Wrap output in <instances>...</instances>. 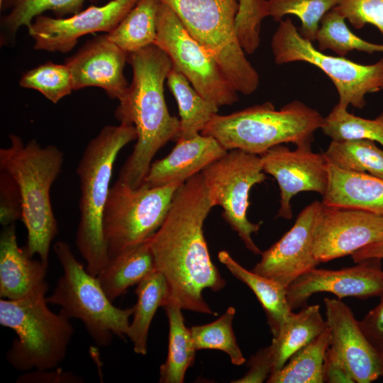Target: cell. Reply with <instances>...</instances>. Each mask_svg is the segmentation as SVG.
<instances>
[{
    "instance_id": "6da1fadb",
    "label": "cell",
    "mask_w": 383,
    "mask_h": 383,
    "mask_svg": "<svg viewBox=\"0 0 383 383\" xmlns=\"http://www.w3.org/2000/svg\"><path fill=\"white\" fill-rule=\"evenodd\" d=\"M212 207L203 177L198 173L177 189L162 224L149 243L155 270L167 284V302L216 316L203 297L205 289L218 292L226 285L204 235V223Z\"/></svg>"
},
{
    "instance_id": "7a4b0ae2",
    "label": "cell",
    "mask_w": 383,
    "mask_h": 383,
    "mask_svg": "<svg viewBox=\"0 0 383 383\" xmlns=\"http://www.w3.org/2000/svg\"><path fill=\"white\" fill-rule=\"evenodd\" d=\"M127 62L132 67V81L118 99L115 117L133 125L138 138L118 179L138 188L158 150L177 139L180 121L169 113L164 96V82L172 67L168 55L153 44L128 53Z\"/></svg>"
},
{
    "instance_id": "3957f363",
    "label": "cell",
    "mask_w": 383,
    "mask_h": 383,
    "mask_svg": "<svg viewBox=\"0 0 383 383\" xmlns=\"http://www.w3.org/2000/svg\"><path fill=\"white\" fill-rule=\"evenodd\" d=\"M9 138V146L0 149V170L12 176L19 188L21 220L27 231L23 248L48 265L50 245L58 233L50 189L61 172L63 153L57 146H42L35 139L24 143L18 135Z\"/></svg>"
},
{
    "instance_id": "277c9868",
    "label": "cell",
    "mask_w": 383,
    "mask_h": 383,
    "mask_svg": "<svg viewBox=\"0 0 383 383\" xmlns=\"http://www.w3.org/2000/svg\"><path fill=\"white\" fill-rule=\"evenodd\" d=\"M137 138L132 124L106 126L88 143L77 167L80 198L75 245L87 263V271L95 277L109 259L103 234V213L113 165L121 150Z\"/></svg>"
},
{
    "instance_id": "5b68a950",
    "label": "cell",
    "mask_w": 383,
    "mask_h": 383,
    "mask_svg": "<svg viewBox=\"0 0 383 383\" xmlns=\"http://www.w3.org/2000/svg\"><path fill=\"white\" fill-rule=\"evenodd\" d=\"M324 117L300 101L276 110L265 102L228 115L215 114L200 133L214 138L226 150L261 155L277 145L311 143Z\"/></svg>"
},
{
    "instance_id": "8992f818",
    "label": "cell",
    "mask_w": 383,
    "mask_h": 383,
    "mask_svg": "<svg viewBox=\"0 0 383 383\" xmlns=\"http://www.w3.org/2000/svg\"><path fill=\"white\" fill-rule=\"evenodd\" d=\"M48 304L46 296L0 300V324L17 335L6 357L18 371L54 369L65 358L74 328Z\"/></svg>"
},
{
    "instance_id": "52a82bcc",
    "label": "cell",
    "mask_w": 383,
    "mask_h": 383,
    "mask_svg": "<svg viewBox=\"0 0 383 383\" xmlns=\"http://www.w3.org/2000/svg\"><path fill=\"white\" fill-rule=\"evenodd\" d=\"M53 250L63 274L52 293L46 296L47 302L60 306V313L65 318L80 320L99 347H109L113 335L125 339L134 306L126 309L115 306L97 277L89 274L77 260L68 243L57 241Z\"/></svg>"
},
{
    "instance_id": "ba28073f",
    "label": "cell",
    "mask_w": 383,
    "mask_h": 383,
    "mask_svg": "<svg viewBox=\"0 0 383 383\" xmlns=\"http://www.w3.org/2000/svg\"><path fill=\"white\" fill-rule=\"evenodd\" d=\"M169 6L190 35L216 60L238 91L252 94L259 75L238 44L234 22L238 0H160Z\"/></svg>"
},
{
    "instance_id": "9c48e42d",
    "label": "cell",
    "mask_w": 383,
    "mask_h": 383,
    "mask_svg": "<svg viewBox=\"0 0 383 383\" xmlns=\"http://www.w3.org/2000/svg\"><path fill=\"white\" fill-rule=\"evenodd\" d=\"M181 184L133 188L117 179L103 213V234L109 258L149 239L162 224Z\"/></svg>"
},
{
    "instance_id": "30bf717a",
    "label": "cell",
    "mask_w": 383,
    "mask_h": 383,
    "mask_svg": "<svg viewBox=\"0 0 383 383\" xmlns=\"http://www.w3.org/2000/svg\"><path fill=\"white\" fill-rule=\"evenodd\" d=\"M271 48L277 65L301 61L322 70L333 82L339 96L338 104L363 109L365 95L383 89V57L372 65L356 63L341 56H331L304 38L289 18L279 21Z\"/></svg>"
},
{
    "instance_id": "8fae6325",
    "label": "cell",
    "mask_w": 383,
    "mask_h": 383,
    "mask_svg": "<svg viewBox=\"0 0 383 383\" xmlns=\"http://www.w3.org/2000/svg\"><path fill=\"white\" fill-rule=\"evenodd\" d=\"M201 174L212 206H221L224 220L246 248L254 255H260L262 251L253 241L252 234L259 231L262 222L254 223L247 217L251 188L267 179L260 155L230 150Z\"/></svg>"
},
{
    "instance_id": "7c38bea8",
    "label": "cell",
    "mask_w": 383,
    "mask_h": 383,
    "mask_svg": "<svg viewBox=\"0 0 383 383\" xmlns=\"http://www.w3.org/2000/svg\"><path fill=\"white\" fill-rule=\"evenodd\" d=\"M155 45L203 97L218 108L238 100V91L214 57L190 35L173 11L162 1Z\"/></svg>"
},
{
    "instance_id": "4fadbf2b",
    "label": "cell",
    "mask_w": 383,
    "mask_h": 383,
    "mask_svg": "<svg viewBox=\"0 0 383 383\" xmlns=\"http://www.w3.org/2000/svg\"><path fill=\"white\" fill-rule=\"evenodd\" d=\"M382 239V216L321 203L313 240V255L319 262L351 255Z\"/></svg>"
},
{
    "instance_id": "5bb4252c",
    "label": "cell",
    "mask_w": 383,
    "mask_h": 383,
    "mask_svg": "<svg viewBox=\"0 0 383 383\" xmlns=\"http://www.w3.org/2000/svg\"><path fill=\"white\" fill-rule=\"evenodd\" d=\"M262 170L272 175L280 189L277 217L292 218V198L303 192L323 195L328 182V162L323 153L311 150V143L297 145L294 150L282 144L260 155Z\"/></svg>"
},
{
    "instance_id": "9a60e30c",
    "label": "cell",
    "mask_w": 383,
    "mask_h": 383,
    "mask_svg": "<svg viewBox=\"0 0 383 383\" xmlns=\"http://www.w3.org/2000/svg\"><path fill=\"white\" fill-rule=\"evenodd\" d=\"M138 0H111L102 6L91 5L65 18L36 16L28 28L34 49L48 52H70L78 40L89 33L112 31Z\"/></svg>"
},
{
    "instance_id": "2e32d148",
    "label": "cell",
    "mask_w": 383,
    "mask_h": 383,
    "mask_svg": "<svg viewBox=\"0 0 383 383\" xmlns=\"http://www.w3.org/2000/svg\"><path fill=\"white\" fill-rule=\"evenodd\" d=\"M382 291V260L371 258L340 270L313 268L287 287V298L293 311L305 306L309 298L318 292H330L341 299L379 296Z\"/></svg>"
},
{
    "instance_id": "e0dca14e",
    "label": "cell",
    "mask_w": 383,
    "mask_h": 383,
    "mask_svg": "<svg viewBox=\"0 0 383 383\" xmlns=\"http://www.w3.org/2000/svg\"><path fill=\"white\" fill-rule=\"evenodd\" d=\"M321 203L315 201L298 215L292 227L260 254L252 271L287 288L294 279L320 263L314 257L313 240Z\"/></svg>"
},
{
    "instance_id": "ac0fdd59",
    "label": "cell",
    "mask_w": 383,
    "mask_h": 383,
    "mask_svg": "<svg viewBox=\"0 0 383 383\" xmlns=\"http://www.w3.org/2000/svg\"><path fill=\"white\" fill-rule=\"evenodd\" d=\"M323 302L330 348L345 363L354 382L370 383L383 377V351L370 341L350 308L339 299L325 298Z\"/></svg>"
},
{
    "instance_id": "d6986e66",
    "label": "cell",
    "mask_w": 383,
    "mask_h": 383,
    "mask_svg": "<svg viewBox=\"0 0 383 383\" xmlns=\"http://www.w3.org/2000/svg\"><path fill=\"white\" fill-rule=\"evenodd\" d=\"M127 58L128 53L105 34L88 40L65 64L71 72L74 90L97 87L118 100L129 85L123 74Z\"/></svg>"
},
{
    "instance_id": "ffe728a7",
    "label": "cell",
    "mask_w": 383,
    "mask_h": 383,
    "mask_svg": "<svg viewBox=\"0 0 383 383\" xmlns=\"http://www.w3.org/2000/svg\"><path fill=\"white\" fill-rule=\"evenodd\" d=\"M48 265L18 245L16 223L0 233V297L9 300L46 296Z\"/></svg>"
},
{
    "instance_id": "44dd1931",
    "label": "cell",
    "mask_w": 383,
    "mask_h": 383,
    "mask_svg": "<svg viewBox=\"0 0 383 383\" xmlns=\"http://www.w3.org/2000/svg\"><path fill=\"white\" fill-rule=\"evenodd\" d=\"M227 151L214 138L201 133L177 140L169 155L151 163L143 184L148 187L182 184Z\"/></svg>"
},
{
    "instance_id": "7402d4cb",
    "label": "cell",
    "mask_w": 383,
    "mask_h": 383,
    "mask_svg": "<svg viewBox=\"0 0 383 383\" xmlns=\"http://www.w3.org/2000/svg\"><path fill=\"white\" fill-rule=\"evenodd\" d=\"M321 202L366 211L383 217V179L342 170L328 162V182Z\"/></svg>"
},
{
    "instance_id": "603a6c76",
    "label": "cell",
    "mask_w": 383,
    "mask_h": 383,
    "mask_svg": "<svg viewBox=\"0 0 383 383\" xmlns=\"http://www.w3.org/2000/svg\"><path fill=\"white\" fill-rule=\"evenodd\" d=\"M155 270L149 239L111 257L97 279L113 302Z\"/></svg>"
},
{
    "instance_id": "cb8c5ba5",
    "label": "cell",
    "mask_w": 383,
    "mask_h": 383,
    "mask_svg": "<svg viewBox=\"0 0 383 383\" xmlns=\"http://www.w3.org/2000/svg\"><path fill=\"white\" fill-rule=\"evenodd\" d=\"M328 327L319 305H305L299 312L292 311L277 335L273 337L271 345L267 346L272 362L271 374L282 368L293 354Z\"/></svg>"
},
{
    "instance_id": "d4e9b609",
    "label": "cell",
    "mask_w": 383,
    "mask_h": 383,
    "mask_svg": "<svg viewBox=\"0 0 383 383\" xmlns=\"http://www.w3.org/2000/svg\"><path fill=\"white\" fill-rule=\"evenodd\" d=\"M99 0H1L0 1L1 45H11L22 26L29 28L34 18L51 11L55 18L74 15L84 9L87 2L97 3Z\"/></svg>"
},
{
    "instance_id": "484cf974",
    "label": "cell",
    "mask_w": 383,
    "mask_h": 383,
    "mask_svg": "<svg viewBox=\"0 0 383 383\" xmlns=\"http://www.w3.org/2000/svg\"><path fill=\"white\" fill-rule=\"evenodd\" d=\"M218 258L236 279L253 292L265 312L273 337L276 336L292 312L287 301V288L274 280L246 270L227 251H220Z\"/></svg>"
},
{
    "instance_id": "4316f807",
    "label": "cell",
    "mask_w": 383,
    "mask_h": 383,
    "mask_svg": "<svg viewBox=\"0 0 383 383\" xmlns=\"http://www.w3.org/2000/svg\"><path fill=\"white\" fill-rule=\"evenodd\" d=\"M167 82L179 109L180 128L177 140L192 138L201 132L217 113L218 107L203 97L173 66Z\"/></svg>"
},
{
    "instance_id": "83f0119b",
    "label": "cell",
    "mask_w": 383,
    "mask_h": 383,
    "mask_svg": "<svg viewBox=\"0 0 383 383\" xmlns=\"http://www.w3.org/2000/svg\"><path fill=\"white\" fill-rule=\"evenodd\" d=\"M135 294L137 301L127 337L133 343L134 352L145 355L152 320L157 309L164 307L168 301L169 289L165 277L155 270L138 284Z\"/></svg>"
},
{
    "instance_id": "f1b7e54d",
    "label": "cell",
    "mask_w": 383,
    "mask_h": 383,
    "mask_svg": "<svg viewBox=\"0 0 383 383\" xmlns=\"http://www.w3.org/2000/svg\"><path fill=\"white\" fill-rule=\"evenodd\" d=\"M164 308L169 321V343L166 360L160 368V382L182 383L187 370L194 364L196 350L182 309L172 301Z\"/></svg>"
},
{
    "instance_id": "f546056e",
    "label": "cell",
    "mask_w": 383,
    "mask_h": 383,
    "mask_svg": "<svg viewBox=\"0 0 383 383\" xmlns=\"http://www.w3.org/2000/svg\"><path fill=\"white\" fill-rule=\"evenodd\" d=\"M160 0H138L107 38L128 54L155 44Z\"/></svg>"
},
{
    "instance_id": "4dcf8cb0",
    "label": "cell",
    "mask_w": 383,
    "mask_h": 383,
    "mask_svg": "<svg viewBox=\"0 0 383 383\" xmlns=\"http://www.w3.org/2000/svg\"><path fill=\"white\" fill-rule=\"evenodd\" d=\"M331 343L328 327L320 335L293 354L284 366L272 373L268 383L324 382V360Z\"/></svg>"
},
{
    "instance_id": "1f68e13d",
    "label": "cell",
    "mask_w": 383,
    "mask_h": 383,
    "mask_svg": "<svg viewBox=\"0 0 383 383\" xmlns=\"http://www.w3.org/2000/svg\"><path fill=\"white\" fill-rule=\"evenodd\" d=\"M323 154L328 162L342 170L383 179V150L373 140H332Z\"/></svg>"
},
{
    "instance_id": "d6a6232c",
    "label": "cell",
    "mask_w": 383,
    "mask_h": 383,
    "mask_svg": "<svg viewBox=\"0 0 383 383\" xmlns=\"http://www.w3.org/2000/svg\"><path fill=\"white\" fill-rule=\"evenodd\" d=\"M316 40L320 51L331 50L341 57L354 50L368 54L383 52V45L367 42L355 35L346 25L345 18L334 7L322 18Z\"/></svg>"
},
{
    "instance_id": "836d02e7",
    "label": "cell",
    "mask_w": 383,
    "mask_h": 383,
    "mask_svg": "<svg viewBox=\"0 0 383 383\" xmlns=\"http://www.w3.org/2000/svg\"><path fill=\"white\" fill-rule=\"evenodd\" d=\"M321 129L332 140L367 139L383 146V112L374 119H366L337 104L324 118Z\"/></svg>"
},
{
    "instance_id": "e575fe53",
    "label": "cell",
    "mask_w": 383,
    "mask_h": 383,
    "mask_svg": "<svg viewBox=\"0 0 383 383\" xmlns=\"http://www.w3.org/2000/svg\"><path fill=\"white\" fill-rule=\"evenodd\" d=\"M235 314V309L230 306L216 321L192 326L190 332L196 351L202 349L219 350L228 354L232 364H244L245 358L237 343L232 327Z\"/></svg>"
},
{
    "instance_id": "d590c367",
    "label": "cell",
    "mask_w": 383,
    "mask_h": 383,
    "mask_svg": "<svg viewBox=\"0 0 383 383\" xmlns=\"http://www.w3.org/2000/svg\"><path fill=\"white\" fill-rule=\"evenodd\" d=\"M269 14L275 21H281L287 14L295 15L301 21L299 33L305 39L316 40L320 23L323 16L338 0H267Z\"/></svg>"
},
{
    "instance_id": "8d00e7d4",
    "label": "cell",
    "mask_w": 383,
    "mask_h": 383,
    "mask_svg": "<svg viewBox=\"0 0 383 383\" xmlns=\"http://www.w3.org/2000/svg\"><path fill=\"white\" fill-rule=\"evenodd\" d=\"M19 85L38 91L46 99L55 104L74 90L71 72L64 64L47 62L22 75Z\"/></svg>"
},
{
    "instance_id": "74e56055",
    "label": "cell",
    "mask_w": 383,
    "mask_h": 383,
    "mask_svg": "<svg viewBox=\"0 0 383 383\" xmlns=\"http://www.w3.org/2000/svg\"><path fill=\"white\" fill-rule=\"evenodd\" d=\"M235 17V33L239 45L245 53L252 54L260 43L262 20L269 16L267 0H238Z\"/></svg>"
},
{
    "instance_id": "f35d334b",
    "label": "cell",
    "mask_w": 383,
    "mask_h": 383,
    "mask_svg": "<svg viewBox=\"0 0 383 383\" xmlns=\"http://www.w3.org/2000/svg\"><path fill=\"white\" fill-rule=\"evenodd\" d=\"M334 8L355 28L370 23L383 35V0H338Z\"/></svg>"
},
{
    "instance_id": "ab89813d",
    "label": "cell",
    "mask_w": 383,
    "mask_h": 383,
    "mask_svg": "<svg viewBox=\"0 0 383 383\" xmlns=\"http://www.w3.org/2000/svg\"><path fill=\"white\" fill-rule=\"evenodd\" d=\"M22 218L18 186L8 172L0 170V223L6 226Z\"/></svg>"
},
{
    "instance_id": "60d3db41",
    "label": "cell",
    "mask_w": 383,
    "mask_h": 383,
    "mask_svg": "<svg viewBox=\"0 0 383 383\" xmlns=\"http://www.w3.org/2000/svg\"><path fill=\"white\" fill-rule=\"evenodd\" d=\"M379 304L359 321V324L373 345L383 351V291Z\"/></svg>"
},
{
    "instance_id": "b9f144b4",
    "label": "cell",
    "mask_w": 383,
    "mask_h": 383,
    "mask_svg": "<svg viewBox=\"0 0 383 383\" xmlns=\"http://www.w3.org/2000/svg\"><path fill=\"white\" fill-rule=\"evenodd\" d=\"M248 372L235 383H260L269 377L272 372V362L267 347L257 351L248 362Z\"/></svg>"
},
{
    "instance_id": "7bdbcfd3",
    "label": "cell",
    "mask_w": 383,
    "mask_h": 383,
    "mask_svg": "<svg viewBox=\"0 0 383 383\" xmlns=\"http://www.w3.org/2000/svg\"><path fill=\"white\" fill-rule=\"evenodd\" d=\"M83 379L71 372L62 369H50L45 370H30L21 375L16 382L34 383H79Z\"/></svg>"
},
{
    "instance_id": "ee69618b",
    "label": "cell",
    "mask_w": 383,
    "mask_h": 383,
    "mask_svg": "<svg viewBox=\"0 0 383 383\" xmlns=\"http://www.w3.org/2000/svg\"><path fill=\"white\" fill-rule=\"evenodd\" d=\"M324 382H355L345 363L330 346L324 360Z\"/></svg>"
},
{
    "instance_id": "f6af8a7d",
    "label": "cell",
    "mask_w": 383,
    "mask_h": 383,
    "mask_svg": "<svg viewBox=\"0 0 383 383\" xmlns=\"http://www.w3.org/2000/svg\"><path fill=\"white\" fill-rule=\"evenodd\" d=\"M353 261L357 263L371 258L383 259V239L370 244L351 255Z\"/></svg>"
},
{
    "instance_id": "bcb514c9",
    "label": "cell",
    "mask_w": 383,
    "mask_h": 383,
    "mask_svg": "<svg viewBox=\"0 0 383 383\" xmlns=\"http://www.w3.org/2000/svg\"><path fill=\"white\" fill-rule=\"evenodd\" d=\"M1 1V0H0V1Z\"/></svg>"
}]
</instances>
